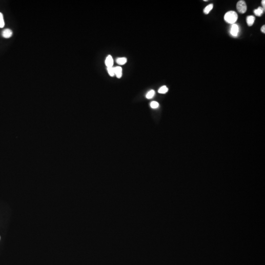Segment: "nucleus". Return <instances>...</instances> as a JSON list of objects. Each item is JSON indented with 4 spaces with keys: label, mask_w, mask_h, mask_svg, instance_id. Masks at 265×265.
Returning a JSON list of instances; mask_svg holds the SVG:
<instances>
[{
    "label": "nucleus",
    "mask_w": 265,
    "mask_h": 265,
    "mask_svg": "<svg viewBox=\"0 0 265 265\" xmlns=\"http://www.w3.org/2000/svg\"><path fill=\"white\" fill-rule=\"evenodd\" d=\"M238 14L234 11H229L226 13L224 17V20L227 23L234 24L238 19Z\"/></svg>",
    "instance_id": "f257e3e1"
},
{
    "label": "nucleus",
    "mask_w": 265,
    "mask_h": 265,
    "mask_svg": "<svg viewBox=\"0 0 265 265\" xmlns=\"http://www.w3.org/2000/svg\"><path fill=\"white\" fill-rule=\"evenodd\" d=\"M237 8L239 12L243 14L247 10L246 4L244 0H239L237 4Z\"/></svg>",
    "instance_id": "f03ea898"
},
{
    "label": "nucleus",
    "mask_w": 265,
    "mask_h": 265,
    "mask_svg": "<svg viewBox=\"0 0 265 265\" xmlns=\"http://www.w3.org/2000/svg\"><path fill=\"white\" fill-rule=\"evenodd\" d=\"M239 32V27L238 25L236 24H232L231 29H230V34L231 35L234 37H237Z\"/></svg>",
    "instance_id": "7ed1b4c3"
},
{
    "label": "nucleus",
    "mask_w": 265,
    "mask_h": 265,
    "mask_svg": "<svg viewBox=\"0 0 265 265\" xmlns=\"http://www.w3.org/2000/svg\"><path fill=\"white\" fill-rule=\"evenodd\" d=\"M13 33L12 31L8 29H6L4 30L2 32V36L5 38H8L11 37L12 36Z\"/></svg>",
    "instance_id": "20e7f679"
},
{
    "label": "nucleus",
    "mask_w": 265,
    "mask_h": 265,
    "mask_svg": "<svg viewBox=\"0 0 265 265\" xmlns=\"http://www.w3.org/2000/svg\"><path fill=\"white\" fill-rule=\"evenodd\" d=\"M114 74L116 75L117 78H120L122 77V70L121 67L117 66L115 67H114Z\"/></svg>",
    "instance_id": "39448f33"
},
{
    "label": "nucleus",
    "mask_w": 265,
    "mask_h": 265,
    "mask_svg": "<svg viewBox=\"0 0 265 265\" xmlns=\"http://www.w3.org/2000/svg\"><path fill=\"white\" fill-rule=\"evenodd\" d=\"M105 64L107 67H112L114 64V60L111 55H109L105 61Z\"/></svg>",
    "instance_id": "423d86ee"
},
{
    "label": "nucleus",
    "mask_w": 265,
    "mask_h": 265,
    "mask_svg": "<svg viewBox=\"0 0 265 265\" xmlns=\"http://www.w3.org/2000/svg\"><path fill=\"white\" fill-rule=\"evenodd\" d=\"M255 20V18L253 16L250 15L246 17V23L249 26H252L253 25Z\"/></svg>",
    "instance_id": "0eeeda50"
},
{
    "label": "nucleus",
    "mask_w": 265,
    "mask_h": 265,
    "mask_svg": "<svg viewBox=\"0 0 265 265\" xmlns=\"http://www.w3.org/2000/svg\"><path fill=\"white\" fill-rule=\"evenodd\" d=\"M264 11V9L262 7H259L257 9L254 10V13L257 16H261Z\"/></svg>",
    "instance_id": "6e6552de"
},
{
    "label": "nucleus",
    "mask_w": 265,
    "mask_h": 265,
    "mask_svg": "<svg viewBox=\"0 0 265 265\" xmlns=\"http://www.w3.org/2000/svg\"><path fill=\"white\" fill-rule=\"evenodd\" d=\"M213 8V4H210L208 5L207 6L205 7L203 10V12L204 13L206 14H208L209 13V12L211 11V10Z\"/></svg>",
    "instance_id": "1a4fd4ad"
},
{
    "label": "nucleus",
    "mask_w": 265,
    "mask_h": 265,
    "mask_svg": "<svg viewBox=\"0 0 265 265\" xmlns=\"http://www.w3.org/2000/svg\"><path fill=\"white\" fill-rule=\"evenodd\" d=\"M155 94V92L154 90H151L149 92H147V93L146 95V98L148 99H152L153 98Z\"/></svg>",
    "instance_id": "9d476101"
},
{
    "label": "nucleus",
    "mask_w": 265,
    "mask_h": 265,
    "mask_svg": "<svg viewBox=\"0 0 265 265\" xmlns=\"http://www.w3.org/2000/svg\"><path fill=\"white\" fill-rule=\"evenodd\" d=\"M116 62L119 65L125 64L127 62V59L126 58H118L116 60Z\"/></svg>",
    "instance_id": "9b49d317"
},
{
    "label": "nucleus",
    "mask_w": 265,
    "mask_h": 265,
    "mask_svg": "<svg viewBox=\"0 0 265 265\" xmlns=\"http://www.w3.org/2000/svg\"><path fill=\"white\" fill-rule=\"evenodd\" d=\"M168 89L166 87V86L163 85L159 88V89L158 90V92L161 94H165L168 91Z\"/></svg>",
    "instance_id": "f8f14e48"
},
{
    "label": "nucleus",
    "mask_w": 265,
    "mask_h": 265,
    "mask_svg": "<svg viewBox=\"0 0 265 265\" xmlns=\"http://www.w3.org/2000/svg\"><path fill=\"white\" fill-rule=\"evenodd\" d=\"M4 26V21L2 14L0 12V28H2Z\"/></svg>",
    "instance_id": "ddd939ff"
},
{
    "label": "nucleus",
    "mask_w": 265,
    "mask_h": 265,
    "mask_svg": "<svg viewBox=\"0 0 265 265\" xmlns=\"http://www.w3.org/2000/svg\"><path fill=\"white\" fill-rule=\"evenodd\" d=\"M107 70H108L109 74L111 76H112V77L114 76V75L115 74H114V67H107Z\"/></svg>",
    "instance_id": "4468645a"
},
{
    "label": "nucleus",
    "mask_w": 265,
    "mask_h": 265,
    "mask_svg": "<svg viewBox=\"0 0 265 265\" xmlns=\"http://www.w3.org/2000/svg\"><path fill=\"white\" fill-rule=\"evenodd\" d=\"M159 104L156 101H152L150 103V107L152 109H157L159 107Z\"/></svg>",
    "instance_id": "2eb2a0df"
},
{
    "label": "nucleus",
    "mask_w": 265,
    "mask_h": 265,
    "mask_svg": "<svg viewBox=\"0 0 265 265\" xmlns=\"http://www.w3.org/2000/svg\"><path fill=\"white\" fill-rule=\"evenodd\" d=\"M261 32H262V33H264V34H265V25H263V26H262V28H261Z\"/></svg>",
    "instance_id": "dca6fc26"
},
{
    "label": "nucleus",
    "mask_w": 265,
    "mask_h": 265,
    "mask_svg": "<svg viewBox=\"0 0 265 265\" xmlns=\"http://www.w3.org/2000/svg\"><path fill=\"white\" fill-rule=\"evenodd\" d=\"M262 5H263V9H264V10H265V0H262Z\"/></svg>",
    "instance_id": "f3484780"
}]
</instances>
